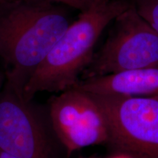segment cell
<instances>
[{
	"instance_id": "1",
	"label": "cell",
	"mask_w": 158,
	"mask_h": 158,
	"mask_svg": "<svg viewBox=\"0 0 158 158\" xmlns=\"http://www.w3.org/2000/svg\"><path fill=\"white\" fill-rule=\"evenodd\" d=\"M62 5L51 0L0 3V57L6 66L5 84L20 95L73 22Z\"/></svg>"
},
{
	"instance_id": "2",
	"label": "cell",
	"mask_w": 158,
	"mask_h": 158,
	"mask_svg": "<svg viewBox=\"0 0 158 158\" xmlns=\"http://www.w3.org/2000/svg\"><path fill=\"white\" fill-rule=\"evenodd\" d=\"M130 5L125 0H94L54 45L25 86L23 98L31 100L38 92L60 93L75 87L102 31Z\"/></svg>"
},
{
	"instance_id": "3",
	"label": "cell",
	"mask_w": 158,
	"mask_h": 158,
	"mask_svg": "<svg viewBox=\"0 0 158 158\" xmlns=\"http://www.w3.org/2000/svg\"><path fill=\"white\" fill-rule=\"evenodd\" d=\"M0 148L18 158H70L46 105L26 100L5 84L0 91Z\"/></svg>"
},
{
	"instance_id": "4",
	"label": "cell",
	"mask_w": 158,
	"mask_h": 158,
	"mask_svg": "<svg viewBox=\"0 0 158 158\" xmlns=\"http://www.w3.org/2000/svg\"><path fill=\"white\" fill-rule=\"evenodd\" d=\"M113 23L106 41L83 73V79L158 68V33L135 5H130Z\"/></svg>"
},
{
	"instance_id": "5",
	"label": "cell",
	"mask_w": 158,
	"mask_h": 158,
	"mask_svg": "<svg viewBox=\"0 0 158 158\" xmlns=\"http://www.w3.org/2000/svg\"><path fill=\"white\" fill-rule=\"evenodd\" d=\"M91 94L107 122L108 144L133 158H158V96Z\"/></svg>"
},
{
	"instance_id": "6",
	"label": "cell",
	"mask_w": 158,
	"mask_h": 158,
	"mask_svg": "<svg viewBox=\"0 0 158 158\" xmlns=\"http://www.w3.org/2000/svg\"><path fill=\"white\" fill-rule=\"evenodd\" d=\"M46 106L55 132L70 157L83 148L108 143L106 117L90 93L75 86L53 96Z\"/></svg>"
},
{
	"instance_id": "7",
	"label": "cell",
	"mask_w": 158,
	"mask_h": 158,
	"mask_svg": "<svg viewBox=\"0 0 158 158\" xmlns=\"http://www.w3.org/2000/svg\"><path fill=\"white\" fill-rule=\"evenodd\" d=\"M76 86L91 94L158 96V68H145L81 79Z\"/></svg>"
},
{
	"instance_id": "8",
	"label": "cell",
	"mask_w": 158,
	"mask_h": 158,
	"mask_svg": "<svg viewBox=\"0 0 158 158\" xmlns=\"http://www.w3.org/2000/svg\"><path fill=\"white\" fill-rule=\"evenodd\" d=\"M134 5L138 13L158 33V0H135Z\"/></svg>"
},
{
	"instance_id": "9",
	"label": "cell",
	"mask_w": 158,
	"mask_h": 158,
	"mask_svg": "<svg viewBox=\"0 0 158 158\" xmlns=\"http://www.w3.org/2000/svg\"><path fill=\"white\" fill-rule=\"evenodd\" d=\"M51 1L78 10L81 13L87 10L92 5L94 0H51Z\"/></svg>"
},
{
	"instance_id": "10",
	"label": "cell",
	"mask_w": 158,
	"mask_h": 158,
	"mask_svg": "<svg viewBox=\"0 0 158 158\" xmlns=\"http://www.w3.org/2000/svg\"><path fill=\"white\" fill-rule=\"evenodd\" d=\"M0 158H18L0 148Z\"/></svg>"
},
{
	"instance_id": "11",
	"label": "cell",
	"mask_w": 158,
	"mask_h": 158,
	"mask_svg": "<svg viewBox=\"0 0 158 158\" xmlns=\"http://www.w3.org/2000/svg\"><path fill=\"white\" fill-rule=\"evenodd\" d=\"M108 158H133V157H132L131 156H130V155H126V154L118 152L117 154H116V155L111 156V157H108Z\"/></svg>"
},
{
	"instance_id": "12",
	"label": "cell",
	"mask_w": 158,
	"mask_h": 158,
	"mask_svg": "<svg viewBox=\"0 0 158 158\" xmlns=\"http://www.w3.org/2000/svg\"><path fill=\"white\" fill-rule=\"evenodd\" d=\"M3 81H4V76L2 75L1 73H0V91H1V89H2L4 86Z\"/></svg>"
},
{
	"instance_id": "13",
	"label": "cell",
	"mask_w": 158,
	"mask_h": 158,
	"mask_svg": "<svg viewBox=\"0 0 158 158\" xmlns=\"http://www.w3.org/2000/svg\"><path fill=\"white\" fill-rule=\"evenodd\" d=\"M9 1H13V0H0V3L5 2H9Z\"/></svg>"
},
{
	"instance_id": "14",
	"label": "cell",
	"mask_w": 158,
	"mask_h": 158,
	"mask_svg": "<svg viewBox=\"0 0 158 158\" xmlns=\"http://www.w3.org/2000/svg\"><path fill=\"white\" fill-rule=\"evenodd\" d=\"M81 158H97V157H81Z\"/></svg>"
}]
</instances>
